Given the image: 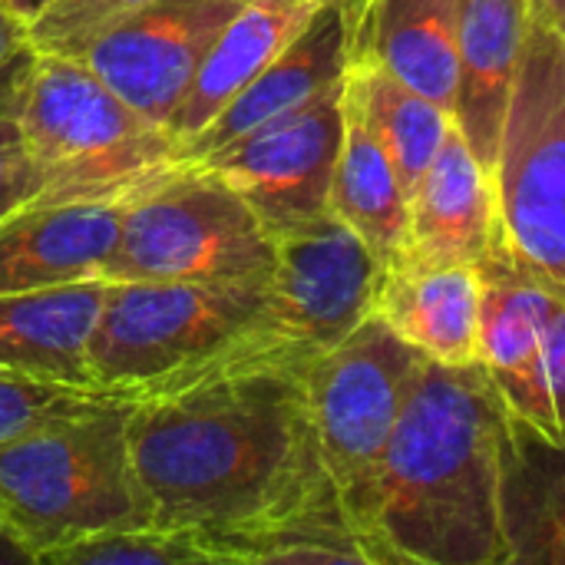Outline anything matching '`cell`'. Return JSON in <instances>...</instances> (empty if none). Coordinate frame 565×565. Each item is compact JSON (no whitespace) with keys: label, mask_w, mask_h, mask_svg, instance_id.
<instances>
[{"label":"cell","mask_w":565,"mask_h":565,"mask_svg":"<svg viewBox=\"0 0 565 565\" xmlns=\"http://www.w3.org/2000/svg\"><path fill=\"white\" fill-rule=\"evenodd\" d=\"M533 0H460L457 7V106L454 122L490 169L503 116L523 63Z\"/></svg>","instance_id":"14"},{"label":"cell","mask_w":565,"mask_h":565,"mask_svg":"<svg viewBox=\"0 0 565 565\" xmlns=\"http://www.w3.org/2000/svg\"><path fill=\"white\" fill-rule=\"evenodd\" d=\"M420 364V351L394 334L381 318L367 315L338 348L305 371L315 444L341 497L354 540L377 463L401 420Z\"/></svg>","instance_id":"8"},{"label":"cell","mask_w":565,"mask_h":565,"mask_svg":"<svg viewBox=\"0 0 565 565\" xmlns=\"http://www.w3.org/2000/svg\"><path fill=\"white\" fill-rule=\"evenodd\" d=\"M106 401H122L99 387H76L60 381H43L33 374L0 367V440L26 434L46 420L89 411Z\"/></svg>","instance_id":"25"},{"label":"cell","mask_w":565,"mask_h":565,"mask_svg":"<svg viewBox=\"0 0 565 565\" xmlns=\"http://www.w3.org/2000/svg\"><path fill=\"white\" fill-rule=\"evenodd\" d=\"M33 46L23 50L3 73H0V225L26 209L36 205L40 199V175L33 169V159L26 152L17 106H20V86H23V70L30 60Z\"/></svg>","instance_id":"26"},{"label":"cell","mask_w":565,"mask_h":565,"mask_svg":"<svg viewBox=\"0 0 565 565\" xmlns=\"http://www.w3.org/2000/svg\"><path fill=\"white\" fill-rule=\"evenodd\" d=\"M56 0H3V10H10L13 17H20L26 26L36 23Z\"/></svg>","instance_id":"30"},{"label":"cell","mask_w":565,"mask_h":565,"mask_svg":"<svg viewBox=\"0 0 565 565\" xmlns=\"http://www.w3.org/2000/svg\"><path fill=\"white\" fill-rule=\"evenodd\" d=\"M507 565H565V447L507 414L500 440Z\"/></svg>","instance_id":"19"},{"label":"cell","mask_w":565,"mask_h":565,"mask_svg":"<svg viewBox=\"0 0 565 565\" xmlns=\"http://www.w3.org/2000/svg\"><path fill=\"white\" fill-rule=\"evenodd\" d=\"M255 361L308 371L278 334L271 281H106L86 351L93 387L132 404Z\"/></svg>","instance_id":"3"},{"label":"cell","mask_w":565,"mask_h":565,"mask_svg":"<svg viewBox=\"0 0 565 565\" xmlns=\"http://www.w3.org/2000/svg\"><path fill=\"white\" fill-rule=\"evenodd\" d=\"M129 411L132 401H106L0 440V523L36 563L99 533L152 526Z\"/></svg>","instance_id":"5"},{"label":"cell","mask_w":565,"mask_h":565,"mask_svg":"<svg viewBox=\"0 0 565 565\" xmlns=\"http://www.w3.org/2000/svg\"><path fill=\"white\" fill-rule=\"evenodd\" d=\"M341 136L344 79L199 162L222 175L255 209L271 235H281L328 212Z\"/></svg>","instance_id":"9"},{"label":"cell","mask_w":565,"mask_h":565,"mask_svg":"<svg viewBox=\"0 0 565 565\" xmlns=\"http://www.w3.org/2000/svg\"><path fill=\"white\" fill-rule=\"evenodd\" d=\"M507 414L536 430L543 440L565 447V298L550 311V321L540 334L536 351L530 361L507 377L503 384H493Z\"/></svg>","instance_id":"23"},{"label":"cell","mask_w":565,"mask_h":565,"mask_svg":"<svg viewBox=\"0 0 565 565\" xmlns=\"http://www.w3.org/2000/svg\"><path fill=\"white\" fill-rule=\"evenodd\" d=\"M103 298V278L0 295V367L43 381L93 387L86 351Z\"/></svg>","instance_id":"18"},{"label":"cell","mask_w":565,"mask_h":565,"mask_svg":"<svg viewBox=\"0 0 565 565\" xmlns=\"http://www.w3.org/2000/svg\"><path fill=\"white\" fill-rule=\"evenodd\" d=\"M354 23L358 0H324L311 23L258 76H252L195 139L182 146V159L199 162L255 126L341 83L354 60Z\"/></svg>","instance_id":"13"},{"label":"cell","mask_w":565,"mask_h":565,"mask_svg":"<svg viewBox=\"0 0 565 565\" xmlns=\"http://www.w3.org/2000/svg\"><path fill=\"white\" fill-rule=\"evenodd\" d=\"M149 0H56L36 23H30V46L50 53H70L86 36L119 20L122 13Z\"/></svg>","instance_id":"27"},{"label":"cell","mask_w":565,"mask_h":565,"mask_svg":"<svg viewBox=\"0 0 565 565\" xmlns=\"http://www.w3.org/2000/svg\"><path fill=\"white\" fill-rule=\"evenodd\" d=\"M20 132L40 175V205H126L182 166L175 132L106 86L70 53L33 50Z\"/></svg>","instance_id":"4"},{"label":"cell","mask_w":565,"mask_h":565,"mask_svg":"<svg viewBox=\"0 0 565 565\" xmlns=\"http://www.w3.org/2000/svg\"><path fill=\"white\" fill-rule=\"evenodd\" d=\"M460 0H358L354 60H374L454 116Z\"/></svg>","instance_id":"17"},{"label":"cell","mask_w":565,"mask_h":565,"mask_svg":"<svg viewBox=\"0 0 565 565\" xmlns=\"http://www.w3.org/2000/svg\"><path fill=\"white\" fill-rule=\"evenodd\" d=\"M536 7L553 26H559L565 33V0H536Z\"/></svg>","instance_id":"31"},{"label":"cell","mask_w":565,"mask_h":565,"mask_svg":"<svg viewBox=\"0 0 565 565\" xmlns=\"http://www.w3.org/2000/svg\"><path fill=\"white\" fill-rule=\"evenodd\" d=\"M0 563H36L33 553L0 523Z\"/></svg>","instance_id":"29"},{"label":"cell","mask_w":565,"mask_h":565,"mask_svg":"<svg viewBox=\"0 0 565 565\" xmlns=\"http://www.w3.org/2000/svg\"><path fill=\"white\" fill-rule=\"evenodd\" d=\"M129 450L152 526L195 536L209 565L285 526L351 533L315 444L305 371L255 361L142 397Z\"/></svg>","instance_id":"1"},{"label":"cell","mask_w":565,"mask_h":565,"mask_svg":"<svg viewBox=\"0 0 565 565\" xmlns=\"http://www.w3.org/2000/svg\"><path fill=\"white\" fill-rule=\"evenodd\" d=\"M271 308L285 348L311 367L374 308L381 262L331 212L275 235Z\"/></svg>","instance_id":"11"},{"label":"cell","mask_w":565,"mask_h":565,"mask_svg":"<svg viewBox=\"0 0 565 565\" xmlns=\"http://www.w3.org/2000/svg\"><path fill=\"white\" fill-rule=\"evenodd\" d=\"M497 192L457 122L407 195V232L391 265H480L497 245Z\"/></svg>","instance_id":"12"},{"label":"cell","mask_w":565,"mask_h":565,"mask_svg":"<svg viewBox=\"0 0 565 565\" xmlns=\"http://www.w3.org/2000/svg\"><path fill=\"white\" fill-rule=\"evenodd\" d=\"M507 407L480 361L420 364L377 463L358 543L371 565H507Z\"/></svg>","instance_id":"2"},{"label":"cell","mask_w":565,"mask_h":565,"mask_svg":"<svg viewBox=\"0 0 565 565\" xmlns=\"http://www.w3.org/2000/svg\"><path fill=\"white\" fill-rule=\"evenodd\" d=\"M43 565H209V556L189 533L132 526L63 546Z\"/></svg>","instance_id":"24"},{"label":"cell","mask_w":565,"mask_h":565,"mask_svg":"<svg viewBox=\"0 0 565 565\" xmlns=\"http://www.w3.org/2000/svg\"><path fill=\"white\" fill-rule=\"evenodd\" d=\"M248 0H149L106 23L70 56L149 119L172 126L195 73Z\"/></svg>","instance_id":"10"},{"label":"cell","mask_w":565,"mask_h":565,"mask_svg":"<svg viewBox=\"0 0 565 565\" xmlns=\"http://www.w3.org/2000/svg\"><path fill=\"white\" fill-rule=\"evenodd\" d=\"M321 3L324 0H248L215 40L172 116L169 129L179 146L195 139L222 113V106L311 23Z\"/></svg>","instance_id":"20"},{"label":"cell","mask_w":565,"mask_h":565,"mask_svg":"<svg viewBox=\"0 0 565 565\" xmlns=\"http://www.w3.org/2000/svg\"><path fill=\"white\" fill-rule=\"evenodd\" d=\"M328 212L344 222L384 265L401 252L407 232V189L384 146L344 99V136L331 175Z\"/></svg>","instance_id":"21"},{"label":"cell","mask_w":565,"mask_h":565,"mask_svg":"<svg viewBox=\"0 0 565 565\" xmlns=\"http://www.w3.org/2000/svg\"><path fill=\"white\" fill-rule=\"evenodd\" d=\"M344 99L384 146L387 159L394 162L407 195L434 162L437 149L454 126V116L427 99L424 93L411 89L397 76H391L374 60H351L344 76Z\"/></svg>","instance_id":"22"},{"label":"cell","mask_w":565,"mask_h":565,"mask_svg":"<svg viewBox=\"0 0 565 565\" xmlns=\"http://www.w3.org/2000/svg\"><path fill=\"white\" fill-rule=\"evenodd\" d=\"M371 315L427 361L473 364L480 351V268L384 265Z\"/></svg>","instance_id":"16"},{"label":"cell","mask_w":565,"mask_h":565,"mask_svg":"<svg viewBox=\"0 0 565 565\" xmlns=\"http://www.w3.org/2000/svg\"><path fill=\"white\" fill-rule=\"evenodd\" d=\"M0 7H3V0H0Z\"/></svg>","instance_id":"32"},{"label":"cell","mask_w":565,"mask_h":565,"mask_svg":"<svg viewBox=\"0 0 565 565\" xmlns=\"http://www.w3.org/2000/svg\"><path fill=\"white\" fill-rule=\"evenodd\" d=\"M30 50V26L13 17L10 10L0 7V73L23 53Z\"/></svg>","instance_id":"28"},{"label":"cell","mask_w":565,"mask_h":565,"mask_svg":"<svg viewBox=\"0 0 565 565\" xmlns=\"http://www.w3.org/2000/svg\"><path fill=\"white\" fill-rule=\"evenodd\" d=\"M490 175L503 248L565 298V33L536 0Z\"/></svg>","instance_id":"7"},{"label":"cell","mask_w":565,"mask_h":565,"mask_svg":"<svg viewBox=\"0 0 565 565\" xmlns=\"http://www.w3.org/2000/svg\"><path fill=\"white\" fill-rule=\"evenodd\" d=\"M275 235L209 166L189 162L119 209L106 281L268 285Z\"/></svg>","instance_id":"6"},{"label":"cell","mask_w":565,"mask_h":565,"mask_svg":"<svg viewBox=\"0 0 565 565\" xmlns=\"http://www.w3.org/2000/svg\"><path fill=\"white\" fill-rule=\"evenodd\" d=\"M122 205H40L0 225V295L106 281Z\"/></svg>","instance_id":"15"}]
</instances>
